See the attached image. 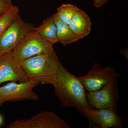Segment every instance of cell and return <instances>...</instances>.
I'll list each match as a JSON object with an SVG mask.
<instances>
[{
    "instance_id": "cell-13",
    "label": "cell",
    "mask_w": 128,
    "mask_h": 128,
    "mask_svg": "<svg viewBox=\"0 0 128 128\" xmlns=\"http://www.w3.org/2000/svg\"><path fill=\"white\" fill-rule=\"evenodd\" d=\"M57 29V38L59 42L64 46L71 44L79 40L68 25L62 22L56 13L53 15Z\"/></svg>"
},
{
    "instance_id": "cell-15",
    "label": "cell",
    "mask_w": 128,
    "mask_h": 128,
    "mask_svg": "<svg viewBox=\"0 0 128 128\" xmlns=\"http://www.w3.org/2000/svg\"><path fill=\"white\" fill-rule=\"evenodd\" d=\"M19 8L15 6L9 12L0 16V37L19 15Z\"/></svg>"
},
{
    "instance_id": "cell-2",
    "label": "cell",
    "mask_w": 128,
    "mask_h": 128,
    "mask_svg": "<svg viewBox=\"0 0 128 128\" xmlns=\"http://www.w3.org/2000/svg\"><path fill=\"white\" fill-rule=\"evenodd\" d=\"M61 64L54 51L31 57L21 64L30 80L53 86Z\"/></svg>"
},
{
    "instance_id": "cell-8",
    "label": "cell",
    "mask_w": 128,
    "mask_h": 128,
    "mask_svg": "<svg viewBox=\"0 0 128 128\" xmlns=\"http://www.w3.org/2000/svg\"><path fill=\"white\" fill-rule=\"evenodd\" d=\"M70 126L52 112L43 111L29 119L18 120L7 128H70Z\"/></svg>"
},
{
    "instance_id": "cell-1",
    "label": "cell",
    "mask_w": 128,
    "mask_h": 128,
    "mask_svg": "<svg viewBox=\"0 0 128 128\" xmlns=\"http://www.w3.org/2000/svg\"><path fill=\"white\" fill-rule=\"evenodd\" d=\"M53 86L55 93L62 105L66 107L92 108L88 101L84 88L78 77L60 65Z\"/></svg>"
},
{
    "instance_id": "cell-3",
    "label": "cell",
    "mask_w": 128,
    "mask_h": 128,
    "mask_svg": "<svg viewBox=\"0 0 128 128\" xmlns=\"http://www.w3.org/2000/svg\"><path fill=\"white\" fill-rule=\"evenodd\" d=\"M55 50L53 45L44 39L35 30L29 34L12 51L13 58L22 64L31 57Z\"/></svg>"
},
{
    "instance_id": "cell-9",
    "label": "cell",
    "mask_w": 128,
    "mask_h": 128,
    "mask_svg": "<svg viewBox=\"0 0 128 128\" xmlns=\"http://www.w3.org/2000/svg\"><path fill=\"white\" fill-rule=\"evenodd\" d=\"M86 97L92 108H106L117 113V104L119 100L117 80L108 83L97 91L89 92Z\"/></svg>"
},
{
    "instance_id": "cell-19",
    "label": "cell",
    "mask_w": 128,
    "mask_h": 128,
    "mask_svg": "<svg viewBox=\"0 0 128 128\" xmlns=\"http://www.w3.org/2000/svg\"><path fill=\"white\" fill-rule=\"evenodd\" d=\"M3 122V118H2V116L0 114V126H1L2 125Z\"/></svg>"
},
{
    "instance_id": "cell-11",
    "label": "cell",
    "mask_w": 128,
    "mask_h": 128,
    "mask_svg": "<svg viewBox=\"0 0 128 128\" xmlns=\"http://www.w3.org/2000/svg\"><path fill=\"white\" fill-rule=\"evenodd\" d=\"M69 26L80 40L90 34L92 30V22L89 16L80 9L73 16Z\"/></svg>"
},
{
    "instance_id": "cell-4",
    "label": "cell",
    "mask_w": 128,
    "mask_h": 128,
    "mask_svg": "<svg viewBox=\"0 0 128 128\" xmlns=\"http://www.w3.org/2000/svg\"><path fill=\"white\" fill-rule=\"evenodd\" d=\"M35 28L24 22L18 15L0 37V55L12 51Z\"/></svg>"
},
{
    "instance_id": "cell-16",
    "label": "cell",
    "mask_w": 128,
    "mask_h": 128,
    "mask_svg": "<svg viewBox=\"0 0 128 128\" xmlns=\"http://www.w3.org/2000/svg\"><path fill=\"white\" fill-rule=\"evenodd\" d=\"M14 6L12 0H0V16L9 12Z\"/></svg>"
},
{
    "instance_id": "cell-10",
    "label": "cell",
    "mask_w": 128,
    "mask_h": 128,
    "mask_svg": "<svg viewBox=\"0 0 128 128\" xmlns=\"http://www.w3.org/2000/svg\"><path fill=\"white\" fill-rule=\"evenodd\" d=\"M30 80L22 64L13 58L12 51L0 55V85L6 82L23 83Z\"/></svg>"
},
{
    "instance_id": "cell-12",
    "label": "cell",
    "mask_w": 128,
    "mask_h": 128,
    "mask_svg": "<svg viewBox=\"0 0 128 128\" xmlns=\"http://www.w3.org/2000/svg\"><path fill=\"white\" fill-rule=\"evenodd\" d=\"M35 31L44 39L52 45L58 42L57 38V29L55 21L53 16L44 20Z\"/></svg>"
},
{
    "instance_id": "cell-7",
    "label": "cell",
    "mask_w": 128,
    "mask_h": 128,
    "mask_svg": "<svg viewBox=\"0 0 128 128\" xmlns=\"http://www.w3.org/2000/svg\"><path fill=\"white\" fill-rule=\"evenodd\" d=\"M77 110L88 118L89 128H121L123 125L122 116L109 109L78 108Z\"/></svg>"
},
{
    "instance_id": "cell-14",
    "label": "cell",
    "mask_w": 128,
    "mask_h": 128,
    "mask_svg": "<svg viewBox=\"0 0 128 128\" xmlns=\"http://www.w3.org/2000/svg\"><path fill=\"white\" fill-rule=\"evenodd\" d=\"M79 9L72 4H62L57 8L56 13L62 22L69 25L73 16Z\"/></svg>"
},
{
    "instance_id": "cell-6",
    "label": "cell",
    "mask_w": 128,
    "mask_h": 128,
    "mask_svg": "<svg viewBox=\"0 0 128 128\" xmlns=\"http://www.w3.org/2000/svg\"><path fill=\"white\" fill-rule=\"evenodd\" d=\"M39 84L37 82L30 80L23 83L12 82L0 86V108L6 102L38 100L39 96L33 89Z\"/></svg>"
},
{
    "instance_id": "cell-17",
    "label": "cell",
    "mask_w": 128,
    "mask_h": 128,
    "mask_svg": "<svg viewBox=\"0 0 128 128\" xmlns=\"http://www.w3.org/2000/svg\"><path fill=\"white\" fill-rule=\"evenodd\" d=\"M108 0H94V3L95 7L99 8L105 3L108 2Z\"/></svg>"
},
{
    "instance_id": "cell-5",
    "label": "cell",
    "mask_w": 128,
    "mask_h": 128,
    "mask_svg": "<svg viewBox=\"0 0 128 128\" xmlns=\"http://www.w3.org/2000/svg\"><path fill=\"white\" fill-rule=\"evenodd\" d=\"M120 76L114 68L108 66L101 68L100 64L95 62L91 70L86 75L78 77L85 90L89 92L97 91Z\"/></svg>"
},
{
    "instance_id": "cell-18",
    "label": "cell",
    "mask_w": 128,
    "mask_h": 128,
    "mask_svg": "<svg viewBox=\"0 0 128 128\" xmlns=\"http://www.w3.org/2000/svg\"><path fill=\"white\" fill-rule=\"evenodd\" d=\"M128 50H123L121 51V53L123 55L125 56L126 58H128V54H127V51Z\"/></svg>"
}]
</instances>
